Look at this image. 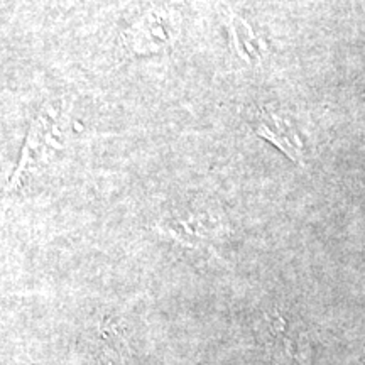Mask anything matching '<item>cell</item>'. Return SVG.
<instances>
[{
    "label": "cell",
    "instance_id": "2",
    "mask_svg": "<svg viewBox=\"0 0 365 365\" xmlns=\"http://www.w3.org/2000/svg\"><path fill=\"white\" fill-rule=\"evenodd\" d=\"M255 132L262 139H266L276 145V148H279L293 161L303 163V143H301L299 135L296 134L293 125L282 117L272 115V113H261L257 124H255Z\"/></svg>",
    "mask_w": 365,
    "mask_h": 365
},
{
    "label": "cell",
    "instance_id": "3",
    "mask_svg": "<svg viewBox=\"0 0 365 365\" xmlns=\"http://www.w3.org/2000/svg\"><path fill=\"white\" fill-rule=\"evenodd\" d=\"M228 34H230L232 48L237 58L242 59L247 65H257L262 59V43L254 34L252 27L247 22L237 16H230L227 22Z\"/></svg>",
    "mask_w": 365,
    "mask_h": 365
},
{
    "label": "cell",
    "instance_id": "1",
    "mask_svg": "<svg viewBox=\"0 0 365 365\" xmlns=\"http://www.w3.org/2000/svg\"><path fill=\"white\" fill-rule=\"evenodd\" d=\"M59 129L54 122V118L49 115H39L38 120L34 122L33 127H31L29 137H27L24 150H22V159L17 166L16 175L12 176V180L9 185L11 188L16 185L17 178H19L22 173H26L29 170V166H36L41 159H44L46 150H49L51 148H59L61 145V140L56 139L54 134H56Z\"/></svg>",
    "mask_w": 365,
    "mask_h": 365
}]
</instances>
